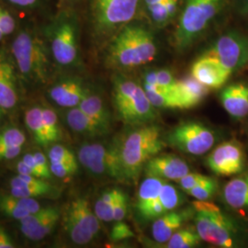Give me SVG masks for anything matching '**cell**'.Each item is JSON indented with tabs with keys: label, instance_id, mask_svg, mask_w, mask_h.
<instances>
[{
	"label": "cell",
	"instance_id": "32",
	"mask_svg": "<svg viewBox=\"0 0 248 248\" xmlns=\"http://www.w3.org/2000/svg\"><path fill=\"white\" fill-rule=\"evenodd\" d=\"M159 201L166 213L176 210L183 203V198L177 187L168 181H165L161 187Z\"/></svg>",
	"mask_w": 248,
	"mask_h": 248
},
{
	"label": "cell",
	"instance_id": "8",
	"mask_svg": "<svg viewBox=\"0 0 248 248\" xmlns=\"http://www.w3.org/2000/svg\"><path fill=\"white\" fill-rule=\"evenodd\" d=\"M140 0H93L92 18L96 31L109 34L132 21Z\"/></svg>",
	"mask_w": 248,
	"mask_h": 248
},
{
	"label": "cell",
	"instance_id": "23",
	"mask_svg": "<svg viewBox=\"0 0 248 248\" xmlns=\"http://www.w3.org/2000/svg\"><path fill=\"white\" fill-rule=\"evenodd\" d=\"M222 196L225 203L232 209L248 208V171L227 182Z\"/></svg>",
	"mask_w": 248,
	"mask_h": 248
},
{
	"label": "cell",
	"instance_id": "43",
	"mask_svg": "<svg viewBox=\"0 0 248 248\" xmlns=\"http://www.w3.org/2000/svg\"><path fill=\"white\" fill-rule=\"evenodd\" d=\"M133 237H134V233L131 227L126 222H124V221L115 222L110 232V239L118 242L130 239Z\"/></svg>",
	"mask_w": 248,
	"mask_h": 248
},
{
	"label": "cell",
	"instance_id": "3",
	"mask_svg": "<svg viewBox=\"0 0 248 248\" xmlns=\"http://www.w3.org/2000/svg\"><path fill=\"white\" fill-rule=\"evenodd\" d=\"M11 53L19 76L31 85H45L52 76L49 48L31 30L20 31L11 45Z\"/></svg>",
	"mask_w": 248,
	"mask_h": 248
},
{
	"label": "cell",
	"instance_id": "7",
	"mask_svg": "<svg viewBox=\"0 0 248 248\" xmlns=\"http://www.w3.org/2000/svg\"><path fill=\"white\" fill-rule=\"evenodd\" d=\"M80 164L94 176L127 182L124 175L118 141L111 144L90 142L81 145L78 152Z\"/></svg>",
	"mask_w": 248,
	"mask_h": 248
},
{
	"label": "cell",
	"instance_id": "20",
	"mask_svg": "<svg viewBox=\"0 0 248 248\" xmlns=\"http://www.w3.org/2000/svg\"><path fill=\"white\" fill-rule=\"evenodd\" d=\"M220 99L226 112L234 119H242L248 114V86L235 83L222 89Z\"/></svg>",
	"mask_w": 248,
	"mask_h": 248
},
{
	"label": "cell",
	"instance_id": "2",
	"mask_svg": "<svg viewBox=\"0 0 248 248\" xmlns=\"http://www.w3.org/2000/svg\"><path fill=\"white\" fill-rule=\"evenodd\" d=\"M118 144L127 182L136 181L145 164L166 147L159 126L153 124L134 126Z\"/></svg>",
	"mask_w": 248,
	"mask_h": 248
},
{
	"label": "cell",
	"instance_id": "27",
	"mask_svg": "<svg viewBox=\"0 0 248 248\" xmlns=\"http://www.w3.org/2000/svg\"><path fill=\"white\" fill-rule=\"evenodd\" d=\"M25 124L32 134L34 142L42 146L49 145L42 107H32L25 112Z\"/></svg>",
	"mask_w": 248,
	"mask_h": 248
},
{
	"label": "cell",
	"instance_id": "41",
	"mask_svg": "<svg viewBox=\"0 0 248 248\" xmlns=\"http://www.w3.org/2000/svg\"><path fill=\"white\" fill-rule=\"evenodd\" d=\"M48 159L50 162H68L77 161V156L70 149L62 144H54L48 152Z\"/></svg>",
	"mask_w": 248,
	"mask_h": 248
},
{
	"label": "cell",
	"instance_id": "36",
	"mask_svg": "<svg viewBox=\"0 0 248 248\" xmlns=\"http://www.w3.org/2000/svg\"><path fill=\"white\" fill-rule=\"evenodd\" d=\"M54 208L55 207H53V206L45 207V208H42L41 210L37 211L35 213H30L29 215H27L25 218L18 221L20 232L24 235H26L27 233H29L30 232L33 230L36 226L47 216H49L51 213H53Z\"/></svg>",
	"mask_w": 248,
	"mask_h": 248
},
{
	"label": "cell",
	"instance_id": "30",
	"mask_svg": "<svg viewBox=\"0 0 248 248\" xmlns=\"http://www.w3.org/2000/svg\"><path fill=\"white\" fill-rule=\"evenodd\" d=\"M60 217H61V212L58 207H55L53 213H51L49 216H47L36 226L33 230L27 233L24 236L27 239L34 241V242L45 239V237L51 234V232H53V230L55 229L57 223L60 220Z\"/></svg>",
	"mask_w": 248,
	"mask_h": 248
},
{
	"label": "cell",
	"instance_id": "6",
	"mask_svg": "<svg viewBox=\"0 0 248 248\" xmlns=\"http://www.w3.org/2000/svg\"><path fill=\"white\" fill-rule=\"evenodd\" d=\"M50 53L61 66H72L78 60V25L75 15L62 12L46 29Z\"/></svg>",
	"mask_w": 248,
	"mask_h": 248
},
{
	"label": "cell",
	"instance_id": "46",
	"mask_svg": "<svg viewBox=\"0 0 248 248\" xmlns=\"http://www.w3.org/2000/svg\"><path fill=\"white\" fill-rule=\"evenodd\" d=\"M22 150V146H8L0 145V161L16 158Z\"/></svg>",
	"mask_w": 248,
	"mask_h": 248
},
{
	"label": "cell",
	"instance_id": "18",
	"mask_svg": "<svg viewBox=\"0 0 248 248\" xmlns=\"http://www.w3.org/2000/svg\"><path fill=\"white\" fill-rule=\"evenodd\" d=\"M10 194L16 197L26 198H40V197H53L57 195V189L41 177L19 175L12 177L10 180Z\"/></svg>",
	"mask_w": 248,
	"mask_h": 248
},
{
	"label": "cell",
	"instance_id": "1",
	"mask_svg": "<svg viewBox=\"0 0 248 248\" xmlns=\"http://www.w3.org/2000/svg\"><path fill=\"white\" fill-rule=\"evenodd\" d=\"M157 45L148 29L127 24L117 32L108 46L107 61L118 69H133L152 62L157 55Z\"/></svg>",
	"mask_w": 248,
	"mask_h": 248
},
{
	"label": "cell",
	"instance_id": "40",
	"mask_svg": "<svg viewBox=\"0 0 248 248\" xmlns=\"http://www.w3.org/2000/svg\"><path fill=\"white\" fill-rule=\"evenodd\" d=\"M147 9L149 11L152 20L157 26H165L171 18H173L167 9L166 2L149 6L147 7Z\"/></svg>",
	"mask_w": 248,
	"mask_h": 248
},
{
	"label": "cell",
	"instance_id": "10",
	"mask_svg": "<svg viewBox=\"0 0 248 248\" xmlns=\"http://www.w3.org/2000/svg\"><path fill=\"white\" fill-rule=\"evenodd\" d=\"M203 54L213 56L232 73L248 64V37L231 31L219 37Z\"/></svg>",
	"mask_w": 248,
	"mask_h": 248
},
{
	"label": "cell",
	"instance_id": "14",
	"mask_svg": "<svg viewBox=\"0 0 248 248\" xmlns=\"http://www.w3.org/2000/svg\"><path fill=\"white\" fill-rule=\"evenodd\" d=\"M232 73L216 58L202 54L191 67V76L209 89H220Z\"/></svg>",
	"mask_w": 248,
	"mask_h": 248
},
{
	"label": "cell",
	"instance_id": "16",
	"mask_svg": "<svg viewBox=\"0 0 248 248\" xmlns=\"http://www.w3.org/2000/svg\"><path fill=\"white\" fill-rule=\"evenodd\" d=\"M89 92L84 82L77 78H67L60 80L53 85L48 91L49 97L54 103L58 106L68 108L78 106Z\"/></svg>",
	"mask_w": 248,
	"mask_h": 248
},
{
	"label": "cell",
	"instance_id": "26",
	"mask_svg": "<svg viewBox=\"0 0 248 248\" xmlns=\"http://www.w3.org/2000/svg\"><path fill=\"white\" fill-rule=\"evenodd\" d=\"M67 210L77 218L80 224L90 232L95 237L100 232V221L90 208L89 201L85 198H78L72 201Z\"/></svg>",
	"mask_w": 248,
	"mask_h": 248
},
{
	"label": "cell",
	"instance_id": "13",
	"mask_svg": "<svg viewBox=\"0 0 248 248\" xmlns=\"http://www.w3.org/2000/svg\"><path fill=\"white\" fill-rule=\"evenodd\" d=\"M155 108L151 103L144 89L139 86L133 98L118 115L127 125L140 126L155 122L157 116Z\"/></svg>",
	"mask_w": 248,
	"mask_h": 248
},
{
	"label": "cell",
	"instance_id": "52",
	"mask_svg": "<svg viewBox=\"0 0 248 248\" xmlns=\"http://www.w3.org/2000/svg\"><path fill=\"white\" fill-rule=\"evenodd\" d=\"M4 37H5V35L3 34V32H2V31H1V30H0V42L3 40V38H4Z\"/></svg>",
	"mask_w": 248,
	"mask_h": 248
},
{
	"label": "cell",
	"instance_id": "42",
	"mask_svg": "<svg viewBox=\"0 0 248 248\" xmlns=\"http://www.w3.org/2000/svg\"><path fill=\"white\" fill-rule=\"evenodd\" d=\"M128 197L126 193L120 189L113 207V222L124 221L128 213Z\"/></svg>",
	"mask_w": 248,
	"mask_h": 248
},
{
	"label": "cell",
	"instance_id": "39",
	"mask_svg": "<svg viewBox=\"0 0 248 248\" xmlns=\"http://www.w3.org/2000/svg\"><path fill=\"white\" fill-rule=\"evenodd\" d=\"M51 172L54 177L63 178L75 175L78 170V163L77 161L68 162H50Z\"/></svg>",
	"mask_w": 248,
	"mask_h": 248
},
{
	"label": "cell",
	"instance_id": "38",
	"mask_svg": "<svg viewBox=\"0 0 248 248\" xmlns=\"http://www.w3.org/2000/svg\"><path fill=\"white\" fill-rule=\"evenodd\" d=\"M25 142V134L18 128H6L0 132V145L23 146Z\"/></svg>",
	"mask_w": 248,
	"mask_h": 248
},
{
	"label": "cell",
	"instance_id": "35",
	"mask_svg": "<svg viewBox=\"0 0 248 248\" xmlns=\"http://www.w3.org/2000/svg\"><path fill=\"white\" fill-rule=\"evenodd\" d=\"M177 79L174 75L167 69L146 72L143 77V85H157L160 87L173 89Z\"/></svg>",
	"mask_w": 248,
	"mask_h": 248
},
{
	"label": "cell",
	"instance_id": "45",
	"mask_svg": "<svg viewBox=\"0 0 248 248\" xmlns=\"http://www.w3.org/2000/svg\"><path fill=\"white\" fill-rule=\"evenodd\" d=\"M16 29V21L8 10L0 7V30L5 36L10 35Z\"/></svg>",
	"mask_w": 248,
	"mask_h": 248
},
{
	"label": "cell",
	"instance_id": "15",
	"mask_svg": "<svg viewBox=\"0 0 248 248\" xmlns=\"http://www.w3.org/2000/svg\"><path fill=\"white\" fill-rule=\"evenodd\" d=\"M195 209L187 207L181 210H173L155 219L152 224L153 238L160 244H166L170 237L181 228L184 222L193 218Z\"/></svg>",
	"mask_w": 248,
	"mask_h": 248
},
{
	"label": "cell",
	"instance_id": "51",
	"mask_svg": "<svg viewBox=\"0 0 248 248\" xmlns=\"http://www.w3.org/2000/svg\"><path fill=\"white\" fill-rule=\"evenodd\" d=\"M73 2V0H58V7L59 9H62L64 6L68 5Z\"/></svg>",
	"mask_w": 248,
	"mask_h": 248
},
{
	"label": "cell",
	"instance_id": "19",
	"mask_svg": "<svg viewBox=\"0 0 248 248\" xmlns=\"http://www.w3.org/2000/svg\"><path fill=\"white\" fill-rule=\"evenodd\" d=\"M210 89L204 86L194 77L188 76L177 80L173 94L177 98L180 108H190L199 105L208 95Z\"/></svg>",
	"mask_w": 248,
	"mask_h": 248
},
{
	"label": "cell",
	"instance_id": "22",
	"mask_svg": "<svg viewBox=\"0 0 248 248\" xmlns=\"http://www.w3.org/2000/svg\"><path fill=\"white\" fill-rule=\"evenodd\" d=\"M80 108L90 117L105 134L110 131L111 116L103 99L98 95L89 92L87 96L80 102Z\"/></svg>",
	"mask_w": 248,
	"mask_h": 248
},
{
	"label": "cell",
	"instance_id": "48",
	"mask_svg": "<svg viewBox=\"0 0 248 248\" xmlns=\"http://www.w3.org/2000/svg\"><path fill=\"white\" fill-rule=\"evenodd\" d=\"M10 4L22 9H31L36 7L40 0H7Z\"/></svg>",
	"mask_w": 248,
	"mask_h": 248
},
{
	"label": "cell",
	"instance_id": "12",
	"mask_svg": "<svg viewBox=\"0 0 248 248\" xmlns=\"http://www.w3.org/2000/svg\"><path fill=\"white\" fill-rule=\"evenodd\" d=\"M189 172L186 161L174 155H156L143 168L145 177H157L166 181H177Z\"/></svg>",
	"mask_w": 248,
	"mask_h": 248
},
{
	"label": "cell",
	"instance_id": "9",
	"mask_svg": "<svg viewBox=\"0 0 248 248\" xmlns=\"http://www.w3.org/2000/svg\"><path fill=\"white\" fill-rule=\"evenodd\" d=\"M216 140L214 131L198 122H186L177 125L167 138L171 146L191 155L206 154L213 148Z\"/></svg>",
	"mask_w": 248,
	"mask_h": 248
},
{
	"label": "cell",
	"instance_id": "11",
	"mask_svg": "<svg viewBox=\"0 0 248 248\" xmlns=\"http://www.w3.org/2000/svg\"><path fill=\"white\" fill-rule=\"evenodd\" d=\"M245 152L235 140L224 142L215 147L207 158V166L218 176L229 177L239 174L245 168Z\"/></svg>",
	"mask_w": 248,
	"mask_h": 248
},
{
	"label": "cell",
	"instance_id": "37",
	"mask_svg": "<svg viewBox=\"0 0 248 248\" xmlns=\"http://www.w3.org/2000/svg\"><path fill=\"white\" fill-rule=\"evenodd\" d=\"M217 188V181L213 177H208L186 193L198 201H209L216 193Z\"/></svg>",
	"mask_w": 248,
	"mask_h": 248
},
{
	"label": "cell",
	"instance_id": "34",
	"mask_svg": "<svg viewBox=\"0 0 248 248\" xmlns=\"http://www.w3.org/2000/svg\"><path fill=\"white\" fill-rule=\"evenodd\" d=\"M153 106L156 108H180L177 98L172 93L144 89Z\"/></svg>",
	"mask_w": 248,
	"mask_h": 248
},
{
	"label": "cell",
	"instance_id": "24",
	"mask_svg": "<svg viewBox=\"0 0 248 248\" xmlns=\"http://www.w3.org/2000/svg\"><path fill=\"white\" fill-rule=\"evenodd\" d=\"M66 123L72 131L88 138H97L105 135L104 132L79 107L69 108L66 113Z\"/></svg>",
	"mask_w": 248,
	"mask_h": 248
},
{
	"label": "cell",
	"instance_id": "47",
	"mask_svg": "<svg viewBox=\"0 0 248 248\" xmlns=\"http://www.w3.org/2000/svg\"><path fill=\"white\" fill-rule=\"evenodd\" d=\"M15 248V244L11 239L7 230L0 225V248Z\"/></svg>",
	"mask_w": 248,
	"mask_h": 248
},
{
	"label": "cell",
	"instance_id": "44",
	"mask_svg": "<svg viewBox=\"0 0 248 248\" xmlns=\"http://www.w3.org/2000/svg\"><path fill=\"white\" fill-rule=\"evenodd\" d=\"M207 176H204L200 173H187L184 177H181L177 180V184L179 187L186 193L188 190H190L192 187L200 184L204 179L207 178Z\"/></svg>",
	"mask_w": 248,
	"mask_h": 248
},
{
	"label": "cell",
	"instance_id": "50",
	"mask_svg": "<svg viewBox=\"0 0 248 248\" xmlns=\"http://www.w3.org/2000/svg\"><path fill=\"white\" fill-rule=\"evenodd\" d=\"M146 7H149V6H153V5H155V4H160V3H165L167 2L168 0H143Z\"/></svg>",
	"mask_w": 248,
	"mask_h": 248
},
{
	"label": "cell",
	"instance_id": "28",
	"mask_svg": "<svg viewBox=\"0 0 248 248\" xmlns=\"http://www.w3.org/2000/svg\"><path fill=\"white\" fill-rule=\"evenodd\" d=\"M63 225L69 238L76 245H88L95 238V236L90 232L86 230L80 224L77 218L68 210L63 217Z\"/></svg>",
	"mask_w": 248,
	"mask_h": 248
},
{
	"label": "cell",
	"instance_id": "29",
	"mask_svg": "<svg viewBox=\"0 0 248 248\" xmlns=\"http://www.w3.org/2000/svg\"><path fill=\"white\" fill-rule=\"evenodd\" d=\"M120 188H110L104 191L98 198L94 206V212L99 221L113 222V207Z\"/></svg>",
	"mask_w": 248,
	"mask_h": 248
},
{
	"label": "cell",
	"instance_id": "25",
	"mask_svg": "<svg viewBox=\"0 0 248 248\" xmlns=\"http://www.w3.org/2000/svg\"><path fill=\"white\" fill-rule=\"evenodd\" d=\"M165 181L157 177H146L139 186L136 209L143 220L151 207L159 199L160 190Z\"/></svg>",
	"mask_w": 248,
	"mask_h": 248
},
{
	"label": "cell",
	"instance_id": "53",
	"mask_svg": "<svg viewBox=\"0 0 248 248\" xmlns=\"http://www.w3.org/2000/svg\"><path fill=\"white\" fill-rule=\"evenodd\" d=\"M2 110L3 109L0 108V123H1V119H2Z\"/></svg>",
	"mask_w": 248,
	"mask_h": 248
},
{
	"label": "cell",
	"instance_id": "4",
	"mask_svg": "<svg viewBox=\"0 0 248 248\" xmlns=\"http://www.w3.org/2000/svg\"><path fill=\"white\" fill-rule=\"evenodd\" d=\"M194 222L197 232L204 242L219 248H232L237 228L221 209L209 201H196Z\"/></svg>",
	"mask_w": 248,
	"mask_h": 248
},
{
	"label": "cell",
	"instance_id": "21",
	"mask_svg": "<svg viewBox=\"0 0 248 248\" xmlns=\"http://www.w3.org/2000/svg\"><path fill=\"white\" fill-rule=\"evenodd\" d=\"M42 208L39 202L33 198L0 193V213L17 221H20L30 213H35Z\"/></svg>",
	"mask_w": 248,
	"mask_h": 248
},
{
	"label": "cell",
	"instance_id": "5",
	"mask_svg": "<svg viewBox=\"0 0 248 248\" xmlns=\"http://www.w3.org/2000/svg\"><path fill=\"white\" fill-rule=\"evenodd\" d=\"M223 0H186L174 40L179 50L192 45L219 13Z\"/></svg>",
	"mask_w": 248,
	"mask_h": 248
},
{
	"label": "cell",
	"instance_id": "17",
	"mask_svg": "<svg viewBox=\"0 0 248 248\" xmlns=\"http://www.w3.org/2000/svg\"><path fill=\"white\" fill-rule=\"evenodd\" d=\"M18 100V77L14 63L0 53V108L10 110L17 106Z\"/></svg>",
	"mask_w": 248,
	"mask_h": 248
},
{
	"label": "cell",
	"instance_id": "33",
	"mask_svg": "<svg viewBox=\"0 0 248 248\" xmlns=\"http://www.w3.org/2000/svg\"><path fill=\"white\" fill-rule=\"evenodd\" d=\"M43 116L45 120L46 133L48 136L49 143L58 142L62 139V133L61 126L58 121V117L52 108H43Z\"/></svg>",
	"mask_w": 248,
	"mask_h": 248
},
{
	"label": "cell",
	"instance_id": "49",
	"mask_svg": "<svg viewBox=\"0 0 248 248\" xmlns=\"http://www.w3.org/2000/svg\"><path fill=\"white\" fill-rule=\"evenodd\" d=\"M17 172L19 175H29L36 177L35 173L32 171V169H30L21 160L17 164Z\"/></svg>",
	"mask_w": 248,
	"mask_h": 248
},
{
	"label": "cell",
	"instance_id": "31",
	"mask_svg": "<svg viewBox=\"0 0 248 248\" xmlns=\"http://www.w3.org/2000/svg\"><path fill=\"white\" fill-rule=\"evenodd\" d=\"M202 240L197 231L188 228H180L170 237L166 243L165 248H195L201 244Z\"/></svg>",
	"mask_w": 248,
	"mask_h": 248
}]
</instances>
